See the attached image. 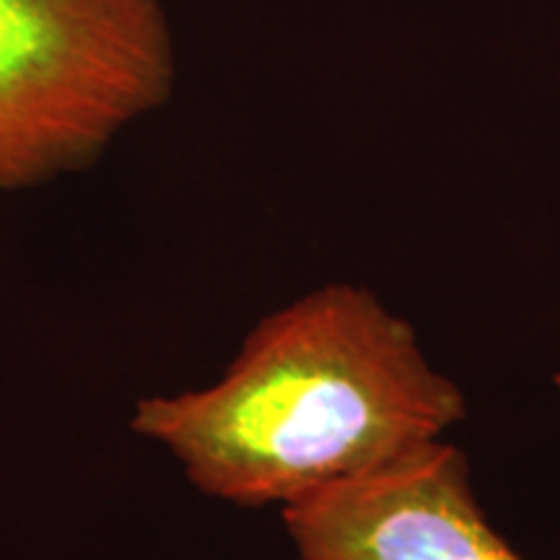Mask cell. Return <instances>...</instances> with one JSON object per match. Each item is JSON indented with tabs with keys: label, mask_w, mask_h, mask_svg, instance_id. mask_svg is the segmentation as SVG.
I'll return each instance as SVG.
<instances>
[{
	"label": "cell",
	"mask_w": 560,
	"mask_h": 560,
	"mask_svg": "<svg viewBox=\"0 0 560 560\" xmlns=\"http://www.w3.org/2000/svg\"><path fill=\"white\" fill-rule=\"evenodd\" d=\"M467 400L374 291L327 283L268 314L213 384L143 397L130 429L200 493L289 506L444 439Z\"/></svg>",
	"instance_id": "1"
},
{
	"label": "cell",
	"mask_w": 560,
	"mask_h": 560,
	"mask_svg": "<svg viewBox=\"0 0 560 560\" xmlns=\"http://www.w3.org/2000/svg\"><path fill=\"white\" fill-rule=\"evenodd\" d=\"M172 86L161 0H0V192L94 166Z\"/></svg>",
	"instance_id": "2"
},
{
	"label": "cell",
	"mask_w": 560,
	"mask_h": 560,
	"mask_svg": "<svg viewBox=\"0 0 560 560\" xmlns=\"http://www.w3.org/2000/svg\"><path fill=\"white\" fill-rule=\"evenodd\" d=\"M296 560H524L488 522L444 439L280 509Z\"/></svg>",
	"instance_id": "3"
},
{
	"label": "cell",
	"mask_w": 560,
	"mask_h": 560,
	"mask_svg": "<svg viewBox=\"0 0 560 560\" xmlns=\"http://www.w3.org/2000/svg\"><path fill=\"white\" fill-rule=\"evenodd\" d=\"M552 387H556V392H558V400H560V369L556 371V374H552Z\"/></svg>",
	"instance_id": "4"
}]
</instances>
